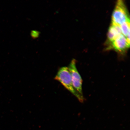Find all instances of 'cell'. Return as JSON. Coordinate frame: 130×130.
<instances>
[{
	"instance_id": "1",
	"label": "cell",
	"mask_w": 130,
	"mask_h": 130,
	"mask_svg": "<svg viewBox=\"0 0 130 130\" xmlns=\"http://www.w3.org/2000/svg\"><path fill=\"white\" fill-rule=\"evenodd\" d=\"M55 79L77 98L79 102H83L84 101V96L78 93L73 87L69 68L66 67L61 68L58 71Z\"/></svg>"
},
{
	"instance_id": "2",
	"label": "cell",
	"mask_w": 130,
	"mask_h": 130,
	"mask_svg": "<svg viewBox=\"0 0 130 130\" xmlns=\"http://www.w3.org/2000/svg\"><path fill=\"white\" fill-rule=\"evenodd\" d=\"M111 23L120 26L130 20L129 14L125 5L122 0L117 2L112 15Z\"/></svg>"
},
{
	"instance_id": "3",
	"label": "cell",
	"mask_w": 130,
	"mask_h": 130,
	"mask_svg": "<svg viewBox=\"0 0 130 130\" xmlns=\"http://www.w3.org/2000/svg\"><path fill=\"white\" fill-rule=\"evenodd\" d=\"M76 60L73 59L68 68L70 73L73 87L78 93L83 96L82 91L83 80L76 67Z\"/></svg>"
},
{
	"instance_id": "4",
	"label": "cell",
	"mask_w": 130,
	"mask_h": 130,
	"mask_svg": "<svg viewBox=\"0 0 130 130\" xmlns=\"http://www.w3.org/2000/svg\"><path fill=\"white\" fill-rule=\"evenodd\" d=\"M130 44L128 43L126 39L121 34L116 39L110 43L108 49H113L118 53L124 52L129 47Z\"/></svg>"
},
{
	"instance_id": "5",
	"label": "cell",
	"mask_w": 130,
	"mask_h": 130,
	"mask_svg": "<svg viewBox=\"0 0 130 130\" xmlns=\"http://www.w3.org/2000/svg\"><path fill=\"white\" fill-rule=\"evenodd\" d=\"M121 34H122L120 26L111 23L107 34L108 41L111 43Z\"/></svg>"
},
{
	"instance_id": "6",
	"label": "cell",
	"mask_w": 130,
	"mask_h": 130,
	"mask_svg": "<svg viewBox=\"0 0 130 130\" xmlns=\"http://www.w3.org/2000/svg\"><path fill=\"white\" fill-rule=\"evenodd\" d=\"M122 34L126 38L130 35V20L126 21L120 25Z\"/></svg>"
},
{
	"instance_id": "7",
	"label": "cell",
	"mask_w": 130,
	"mask_h": 130,
	"mask_svg": "<svg viewBox=\"0 0 130 130\" xmlns=\"http://www.w3.org/2000/svg\"><path fill=\"white\" fill-rule=\"evenodd\" d=\"M32 36H34V37H35H35H36L37 36H38V32H32Z\"/></svg>"
}]
</instances>
